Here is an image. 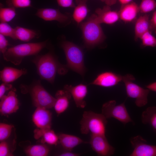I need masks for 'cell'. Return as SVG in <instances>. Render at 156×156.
<instances>
[{"instance_id": "1", "label": "cell", "mask_w": 156, "mask_h": 156, "mask_svg": "<svg viewBox=\"0 0 156 156\" xmlns=\"http://www.w3.org/2000/svg\"><path fill=\"white\" fill-rule=\"evenodd\" d=\"M33 62L41 78L51 83L54 82L57 72L62 74L66 72L65 66L60 64L49 52L36 57Z\"/></svg>"}, {"instance_id": "2", "label": "cell", "mask_w": 156, "mask_h": 156, "mask_svg": "<svg viewBox=\"0 0 156 156\" xmlns=\"http://www.w3.org/2000/svg\"><path fill=\"white\" fill-rule=\"evenodd\" d=\"M47 42L25 43L8 48L3 54V58L15 65H19L25 57L38 53L46 47Z\"/></svg>"}, {"instance_id": "3", "label": "cell", "mask_w": 156, "mask_h": 156, "mask_svg": "<svg viewBox=\"0 0 156 156\" xmlns=\"http://www.w3.org/2000/svg\"><path fill=\"white\" fill-rule=\"evenodd\" d=\"M107 119L102 113L84 111L80 122L81 133L83 134L105 135Z\"/></svg>"}, {"instance_id": "4", "label": "cell", "mask_w": 156, "mask_h": 156, "mask_svg": "<svg viewBox=\"0 0 156 156\" xmlns=\"http://www.w3.org/2000/svg\"><path fill=\"white\" fill-rule=\"evenodd\" d=\"M61 46L64 52L67 61L66 67L83 75L86 71L84 54L82 49L74 43L67 41L62 42Z\"/></svg>"}, {"instance_id": "5", "label": "cell", "mask_w": 156, "mask_h": 156, "mask_svg": "<svg viewBox=\"0 0 156 156\" xmlns=\"http://www.w3.org/2000/svg\"><path fill=\"white\" fill-rule=\"evenodd\" d=\"M100 24L95 21L94 14L81 24L83 37L87 47H93L102 43L105 39Z\"/></svg>"}, {"instance_id": "6", "label": "cell", "mask_w": 156, "mask_h": 156, "mask_svg": "<svg viewBox=\"0 0 156 156\" xmlns=\"http://www.w3.org/2000/svg\"><path fill=\"white\" fill-rule=\"evenodd\" d=\"M135 78L132 75L128 74L122 76V81L124 83L127 96L135 99L136 105L141 107L148 103V96L150 90L145 89L133 83Z\"/></svg>"}, {"instance_id": "7", "label": "cell", "mask_w": 156, "mask_h": 156, "mask_svg": "<svg viewBox=\"0 0 156 156\" xmlns=\"http://www.w3.org/2000/svg\"><path fill=\"white\" fill-rule=\"evenodd\" d=\"M101 111V113L107 119L115 118L124 125L133 122L128 112L125 102L116 105L115 101H109L103 104Z\"/></svg>"}, {"instance_id": "8", "label": "cell", "mask_w": 156, "mask_h": 156, "mask_svg": "<svg viewBox=\"0 0 156 156\" xmlns=\"http://www.w3.org/2000/svg\"><path fill=\"white\" fill-rule=\"evenodd\" d=\"M30 92L34 105L37 107L48 109L53 107L55 98L51 95L38 82L30 87Z\"/></svg>"}, {"instance_id": "9", "label": "cell", "mask_w": 156, "mask_h": 156, "mask_svg": "<svg viewBox=\"0 0 156 156\" xmlns=\"http://www.w3.org/2000/svg\"><path fill=\"white\" fill-rule=\"evenodd\" d=\"M130 142L133 148L130 156H156V145L147 143L141 136L132 137Z\"/></svg>"}, {"instance_id": "10", "label": "cell", "mask_w": 156, "mask_h": 156, "mask_svg": "<svg viewBox=\"0 0 156 156\" xmlns=\"http://www.w3.org/2000/svg\"><path fill=\"white\" fill-rule=\"evenodd\" d=\"M89 143L98 156H109L114 153V148L109 144L105 135H90Z\"/></svg>"}, {"instance_id": "11", "label": "cell", "mask_w": 156, "mask_h": 156, "mask_svg": "<svg viewBox=\"0 0 156 156\" xmlns=\"http://www.w3.org/2000/svg\"><path fill=\"white\" fill-rule=\"evenodd\" d=\"M0 99V112L2 115L8 116L19 109V104L15 90H11L7 95H4Z\"/></svg>"}, {"instance_id": "12", "label": "cell", "mask_w": 156, "mask_h": 156, "mask_svg": "<svg viewBox=\"0 0 156 156\" xmlns=\"http://www.w3.org/2000/svg\"><path fill=\"white\" fill-rule=\"evenodd\" d=\"M36 15L45 21H56L62 24L69 23L70 20L68 14H63L59 10L52 8L38 9Z\"/></svg>"}, {"instance_id": "13", "label": "cell", "mask_w": 156, "mask_h": 156, "mask_svg": "<svg viewBox=\"0 0 156 156\" xmlns=\"http://www.w3.org/2000/svg\"><path fill=\"white\" fill-rule=\"evenodd\" d=\"M94 14L95 21L99 24H113L120 19L118 12L112 10L110 6L106 5L103 8H98Z\"/></svg>"}, {"instance_id": "14", "label": "cell", "mask_w": 156, "mask_h": 156, "mask_svg": "<svg viewBox=\"0 0 156 156\" xmlns=\"http://www.w3.org/2000/svg\"><path fill=\"white\" fill-rule=\"evenodd\" d=\"M64 89L70 93L77 107L83 108L86 106V103L84 99L88 92L86 85L82 84L75 86L66 85Z\"/></svg>"}, {"instance_id": "15", "label": "cell", "mask_w": 156, "mask_h": 156, "mask_svg": "<svg viewBox=\"0 0 156 156\" xmlns=\"http://www.w3.org/2000/svg\"><path fill=\"white\" fill-rule=\"evenodd\" d=\"M122 76L111 71L99 74L90 84L109 88L114 86L122 81Z\"/></svg>"}, {"instance_id": "16", "label": "cell", "mask_w": 156, "mask_h": 156, "mask_svg": "<svg viewBox=\"0 0 156 156\" xmlns=\"http://www.w3.org/2000/svg\"><path fill=\"white\" fill-rule=\"evenodd\" d=\"M32 119L34 124L39 129L51 128L52 114L47 109L37 107L33 114Z\"/></svg>"}, {"instance_id": "17", "label": "cell", "mask_w": 156, "mask_h": 156, "mask_svg": "<svg viewBox=\"0 0 156 156\" xmlns=\"http://www.w3.org/2000/svg\"><path fill=\"white\" fill-rule=\"evenodd\" d=\"M118 12L120 19L125 23H130L136 19L140 12L139 7L135 2H131L122 5Z\"/></svg>"}, {"instance_id": "18", "label": "cell", "mask_w": 156, "mask_h": 156, "mask_svg": "<svg viewBox=\"0 0 156 156\" xmlns=\"http://www.w3.org/2000/svg\"><path fill=\"white\" fill-rule=\"evenodd\" d=\"M71 95L67 91L63 89L58 90L55 95V101L53 107L58 114L65 111L68 108Z\"/></svg>"}, {"instance_id": "19", "label": "cell", "mask_w": 156, "mask_h": 156, "mask_svg": "<svg viewBox=\"0 0 156 156\" xmlns=\"http://www.w3.org/2000/svg\"><path fill=\"white\" fill-rule=\"evenodd\" d=\"M34 136L35 139L41 138V142L46 143L51 145H56L59 142L58 136L51 129H36L34 131Z\"/></svg>"}, {"instance_id": "20", "label": "cell", "mask_w": 156, "mask_h": 156, "mask_svg": "<svg viewBox=\"0 0 156 156\" xmlns=\"http://www.w3.org/2000/svg\"><path fill=\"white\" fill-rule=\"evenodd\" d=\"M27 72L25 69H19L6 67L0 71V79L3 82L10 83L26 74Z\"/></svg>"}, {"instance_id": "21", "label": "cell", "mask_w": 156, "mask_h": 156, "mask_svg": "<svg viewBox=\"0 0 156 156\" xmlns=\"http://www.w3.org/2000/svg\"><path fill=\"white\" fill-rule=\"evenodd\" d=\"M58 137L60 143L64 149L68 151H72L78 145L86 143L79 137L72 135L61 133Z\"/></svg>"}, {"instance_id": "22", "label": "cell", "mask_w": 156, "mask_h": 156, "mask_svg": "<svg viewBox=\"0 0 156 156\" xmlns=\"http://www.w3.org/2000/svg\"><path fill=\"white\" fill-rule=\"evenodd\" d=\"M148 31H150L149 16L145 14L140 16L136 20L134 27L135 40L137 41L144 34Z\"/></svg>"}, {"instance_id": "23", "label": "cell", "mask_w": 156, "mask_h": 156, "mask_svg": "<svg viewBox=\"0 0 156 156\" xmlns=\"http://www.w3.org/2000/svg\"><path fill=\"white\" fill-rule=\"evenodd\" d=\"M87 0H76L75 6L72 17L73 20L79 24L86 18L88 12L86 3Z\"/></svg>"}, {"instance_id": "24", "label": "cell", "mask_w": 156, "mask_h": 156, "mask_svg": "<svg viewBox=\"0 0 156 156\" xmlns=\"http://www.w3.org/2000/svg\"><path fill=\"white\" fill-rule=\"evenodd\" d=\"M14 29L15 39L27 42L39 36L38 32L33 29L20 26H16Z\"/></svg>"}, {"instance_id": "25", "label": "cell", "mask_w": 156, "mask_h": 156, "mask_svg": "<svg viewBox=\"0 0 156 156\" xmlns=\"http://www.w3.org/2000/svg\"><path fill=\"white\" fill-rule=\"evenodd\" d=\"M141 119L143 124L151 126L156 133V106H151L147 108L142 112Z\"/></svg>"}, {"instance_id": "26", "label": "cell", "mask_w": 156, "mask_h": 156, "mask_svg": "<svg viewBox=\"0 0 156 156\" xmlns=\"http://www.w3.org/2000/svg\"><path fill=\"white\" fill-rule=\"evenodd\" d=\"M49 151L48 147L44 144L29 146L25 150L26 154L29 156H46Z\"/></svg>"}, {"instance_id": "27", "label": "cell", "mask_w": 156, "mask_h": 156, "mask_svg": "<svg viewBox=\"0 0 156 156\" xmlns=\"http://www.w3.org/2000/svg\"><path fill=\"white\" fill-rule=\"evenodd\" d=\"M15 9L10 7L1 8L0 9L1 22L7 23L12 20L16 15Z\"/></svg>"}, {"instance_id": "28", "label": "cell", "mask_w": 156, "mask_h": 156, "mask_svg": "<svg viewBox=\"0 0 156 156\" xmlns=\"http://www.w3.org/2000/svg\"><path fill=\"white\" fill-rule=\"evenodd\" d=\"M140 39L142 41L141 47H156V38L152 34L151 31H148L144 34Z\"/></svg>"}, {"instance_id": "29", "label": "cell", "mask_w": 156, "mask_h": 156, "mask_svg": "<svg viewBox=\"0 0 156 156\" xmlns=\"http://www.w3.org/2000/svg\"><path fill=\"white\" fill-rule=\"evenodd\" d=\"M140 12L144 14L154 10L156 8L155 0H142L139 6Z\"/></svg>"}, {"instance_id": "30", "label": "cell", "mask_w": 156, "mask_h": 156, "mask_svg": "<svg viewBox=\"0 0 156 156\" xmlns=\"http://www.w3.org/2000/svg\"><path fill=\"white\" fill-rule=\"evenodd\" d=\"M8 7L16 8H24L31 6V0H6Z\"/></svg>"}, {"instance_id": "31", "label": "cell", "mask_w": 156, "mask_h": 156, "mask_svg": "<svg viewBox=\"0 0 156 156\" xmlns=\"http://www.w3.org/2000/svg\"><path fill=\"white\" fill-rule=\"evenodd\" d=\"M13 125L5 123L0 124V141H5L10 136Z\"/></svg>"}, {"instance_id": "32", "label": "cell", "mask_w": 156, "mask_h": 156, "mask_svg": "<svg viewBox=\"0 0 156 156\" xmlns=\"http://www.w3.org/2000/svg\"><path fill=\"white\" fill-rule=\"evenodd\" d=\"M0 34L15 39V29L13 28L7 23L1 22Z\"/></svg>"}, {"instance_id": "33", "label": "cell", "mask_w": 156, "mask_h": 156, "mask_svg": "<svg viewBox=\"0 0 156 156\" xmlns=\"http://www.w3.org/2000/svg\"><path fill=\"white\" fill-rule=\"evenodd\" d=\"M13 155L10 153L8 143L4 141L1 142L0 143V156H10Z\"/></svg>"}, {"instance_id": "34", "label": "cell", "mask_w": 156, "mask_h": 156, "mask_svg": "<svg viewBox=\"0 0 156 156\" xmlns=\"http://www.w3.org/2000/svg\"><path fill=\"white\" fill-rule=\"evenodd\" d=\"M9 45L8 40L5 37V36L0 34V51L3 54L8 49Z\"/></svg>"}, {"instance_id": "35", "label": "cell", "mask_w": 156, "mask_h": 156, "mask_svg": "<svg viewBox=\"0 0 156 156\" xmlns=\"http://www.w3.org/2000/svg\"><path fill=\"white\" fill-rule=\"evenodd\" d=\"M58 5L64 8H74L75 7L73 0H56Z\"/></svg>"}, {"instance_id": "36", "label": "cell", "mask_w": 156, "mask_h": 156, "mask_svg": "<svg viewBox=\"0 0 156 156\" xmlns=\"http://www.w3.org/2000/svg\"><path fill=\"white\" fill-rule=\"evenodd\" d=\"M12 87V85L3 82L0 86V99L4 95L5 92L11 89Z\"/></svg>"}, {"instance_id": "37", "label": "cell", "mask_w": 156, "mask_h": 156, "mask_svg": "<svg viewBox=\"0 0 156 156\" xmlns=\"http://www.w3.org/2000/svg\"><path fill=\"white\" fill-rule=\"evenodd\" d=\"M150 30L151 31H153L156 34V10L153 12L150 20Z\"/></svg>"}, {"instance_id": "38", "label": "cell", "mask_w": 156, "mask_h": 156, "mask_svg": "<svg viewBox=\"0 0 156 156\" xmlns=\"http://www.w3.org/2000/svg\"><path fill=\"white\" fill-rule=\"evenodd\" d=\"M80 154L75 153L72 151H67L63 152L60 154L59 156H78Z\"/></svg>"}, {"instance_id": "39", "label": "cell", "mask_w": 156, "mask_h": 156, "mask_svg": "<svg viewBox=\"0 0 156 156\" xmlns=\"http://www.w3.org/2000/svg\"><path fill=\"white\" fill-rule=\"evenodd\" d=\"M146 86L150 90L156 92V82L150 83Z\"/></svg>"}, {"instance_id": "40", "label": "cell", "mask_w": 156, "mask_h": 156, "mask_svg": "<svg viewBox=\"0 0 156 156\" xmlns=\"http://www.w3.org/2000/svg\"><path fill=\"white\" fill-rule=\"evenodd\" d=\"M118 0H101L104 2L106 5L110 6L115 4Z\"/></svg>"}, {"instance_id": "41", "label": "cell", "mask_w": 156, "mask_h": 156, "mask_svg": "<svg viewBox=\"0 0 156 156\" xmlns=\"http://www.w3.org/2000/svg\"><path fill=\"white\" fill-rule=\"evenodd\" d=\"M122 5H125L129 3L133 0H118Z\"/></svg>"}]
</instances>
